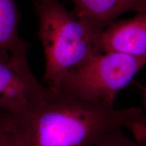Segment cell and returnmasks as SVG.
<instances>
[{
  "instance_id": "obj_1",
  "label": "cell",
  "mask_w": 146,
  "mask_h": 146,
  "mask_svg": "<svg viewBox=\"0 0 146 146\" xmlns=\"http://www.w3.org/2000/svg\"><path fill=\"white\" fill-rule=\"evenodd\" d=\"M21 129L31 146H94L118 129L146 143V116L139 108L117 109L50 91Z\"/></svg>"
},
{
  "instance_id": "obj_2",
  "label": "cell",
  "mask_w": 146,
  "mask_h": 146,
  "mask_svg": "<svg viewBox=\"0 0 146 146\" xmlns=\"http://www.w3.org/2000/svg\"><path fill=\"white\" fill-rule=\"evenodd\" d=\"M39 22L38 38L45 60L43 83L57 94L62 81L97 53H102L100 36L58 0H33Z\"/></svg>"
},
{
  "instance_id": "obj_3",
  "label": "cell",
  "mask_w": 146,
  "mask_h": 146,
  "mask_svg": "<svg viewBox=\"0 0 146 146\" xmlns=\"http://www.w3.org/2000/svg\"><path fill=\"white\" fill-rule=\"evenodd\" d=\"M146 64V56L97 53L65 76L57 94L74 99L114 106L118 93Z\"/></svg>"
},
{
  "instance_id": "obj_4",
  "label": "cell",
  "mask_w": 146,
  "mask_h": 146,
  "mask_svg": "<svg viewBox=\"0 0 146 146\" xmlns=\"http://www.w3.org/2000/svg\"><path fill=\"white\" fill-rule=\"evenodd\" d=\"M49 94L31 70L28 54H10L0 48V108L12 113L21 128Z\"/></svg>"
},
{
  "instance_id": "obj_5",
  "label": "cell",
  "mask_w": 146,
  "mask_h": 146,
  "mask_svg": "<svg viewBox=\"0 0 146 146\" xmlns=\"http://www.w3.org/2000/svg\"><path fill=\"white\" fill-rule=\"evenodd\" d=\"M102 52L146 56V10L130 19L114 21L100 35Z\"/></svg>"
},
{
  "instance_id": "obj_6",
  "label": "cell",
  "mask_w": 146,
  "mask_h": 146,
  "mask_svg": "<svg viewBox=\"0 0 146 146\" xmlns=\"http://www.w3.org/2000/svg\"><path fill=\"white\" fill-rule=\"evenodd\" d=\"M74 12L93 33L104 29L125 12L146 10V0H72Z\"/></svg>"
},
{
  "instance_id": "obj_7",
  "label": "cell",
  "mask_w": 146,
  "mask_h": 146,
  "mask_svg": "<svg viewBox=\"0 0 146 146\" xmlns=\"http://www.w3.org/2000/svg\"><path fill=\"white\" fill-rule=\"evenodd\" d=\"M20 19L16 0H0V48L10 54H28L29 43L18 35Z\"/></svg>"
},
{
  "instance_id": "obj_8",
  "label": "cell",
  "mask_w": 146,
  "mask_h": 146,
  "mask_svg": "<svg viewBox=\"0 0 146 146\" xmlns=\"http://www.w3.org/2000/svg\"><path fill=\"white\" fill-rule=\"evenodd\" d=\"M94 146H146V143L129 137L123 129H118L107 133Z\"/></svg>"
},
{
  "instance_id": "obj_9",
  "label": "cell",
  "mask_w": 146,
  "mask_h": 146,
  "mask_svg": "<svg viewBox=\"0 0 146 146\" xmlns=\"http://www.w3.org/2000/svg\"><path fill=\"white\" fill-rule=\"evenodd\" d=\"M0 146H31L26 134L19 129L5 133L0 138Z\"/></svg>"
},
{
  "instance_id": "obj_10",
  "label": "cell",
  "mask_w": 146,
  "mask_h": 146,
  "mask_svg": "<svg viewBox=\"0 0 146 146\" xmlns=\"http://www.w3.org/2000/svg\"><path fill=\"white\" fill-rule=\"evenodd\" d=\"M21 128L20 123L12 113L0 108V138L5 133Z\"/></svg>"
},
{
  "instance_id": "obj_11",
  "label": "cell",
  "mask_w": 146,
  "mask_h": 146,
  "mask_svg": "<svg viewBox=\"0 0 146 146\" xmlns=\"http://www.w3.org/2000/svg\"><path fill=\"white\" fill-rule=\"evenodd\" d=\"M145 98H146V90H145Z\"/></svg>"
}]
</instances>
